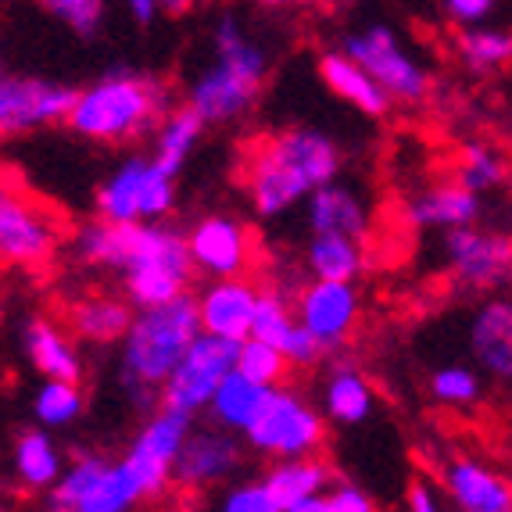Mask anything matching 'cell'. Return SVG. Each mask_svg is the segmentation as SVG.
Wrapping results in <instances>:
<instances>
[{
    "label": "cell",
    "mask_w": 512,
    "mask_h": 512,
    "mask_svg": "<svg viewBox=\"0 0 512 512\" xmlns=\"http://www.w3.org/2000/svg\"><path fill=\"white\" fill-rule=\"evenodd\" d=\"M79 262L119 273L126 301L151 308L183 294L194 280L187 237L165 219L158 222H86L76 233Z\"/></svg>",
    "instance_id": "6da1fadb"
},
{
    "label": "cell",
    "mask_w": 512,
    "mask_h": 512,
    "mask_svg": "<svg viewBox=\"0 0 512 512\" xmlns=\"http://www.w3.org/2000/svg\"><path fill=\"white\" fill-rule=\"evenodd\" d=\"M341 169L344 154L330 133L316 126L280 129L276 137L258 144L244 172L251 208L262 219H280L298 208L319 183L337 180Z\"/></svg>",
    "instance_id": "7a4b0ae2"
},
{
    "label": "cell",
    "mask_w": 512,
    "mask_h": 512,
    "mask_svg": "<svg viewBox=\"0 0 512 512\" xmlns=\"http://www.w3.org/2000/svg\"><path fill=\"white\" fill-rule=\"evenodd\" d=\"M169 111V86L133 69H115L76 90L65 126L94 144H126L151 133Z\"/></svg>",
    "instance_id": "3957f363"
},
{
    "label": "cell",
    "mask_w": 512,
    "mask_h": 512,
    "mask_svg": "<svg viewBox=\"0 0 512 512\" xmlns=\"http://www.w3.org/2000/svg\"><path fill=\"white\" fill-rule=\"evenodd\" d=\"M212 36L215 58L190 83L187 104L201 115L205 126H226V122H237L240 115H248L255 108L265 76H269V51L244 33V22L233 11H226L215 22Z\"/></svg>",
    "instance_id": "277c9868"
},
{
    "label": "cell",
    "mask_w": 512,
    "mask_h": 512,
    "mask_svg": "<svg viewBox=\"0 0 512 512\" xmlns=\"http://www.w3.org/2000/svg\"><path fill=\"white\" fill-rule=\"evenodd\" d=\"M197 333H201V319H197L194 294L183 291L162 305L140 308L119 337L122 384H144L158 391V384L169 376V369Z\"/></svg>",
    "instance_id": "5b68a950"
},
{
    "label": "cell",
    "mask_w": 512,
    "mask_h": 512,
    "mask_svg": "<svg viewBox=\"0 0 512 512\" xmlns=\"http://www.w3.org/2000/svg\"><path fill=\"white\" fill-rule=\"evenodd\" d=\"M43 498L54 512H129L144 505V487L126 459L79 452L76 459L65 462L61 477Z\"/></svg>",
    "instance_id": "8992f818"
},
{
    "label": "cell",
    "mask_w": 512,
    "mask_h": 512,
    "mask_svg": "<svg viewBox=\"0 0 512 512\" xmlns=\"http://www.w3.org/2000/svg\"><path fill=\"white\" fill-rule=\"evenodd\" d=\"M248 444L269 459H301L319 455L326 444V419L312 402H305L291 387H273L251 427L244 430Z\"/></svg>",
    "instance_id": "52a82bcc"
},
{
    "label": "cell",
    "mask_w": 512,
    "mask_h": 512,
    "mask_svg": "<svg viewBox=\"0 0 512 512\" xmlns=\"http://www.w3.org/2000/svg\"><path fill=\"white\" fill-rule=\"evenodd\" d=\"M94 208L108 222L169 219V212L176 208V180L165 176L144 154H129L97 187Z\"/></svg>",
    "instance_id": "ba28073f"
},
{
    "label": "cell",
    "mask_w": 512,
    "mask_h": 512,
    "mask_svg": "<svg viewBox=\"0 0 512 512\" xmlns=\"http://www.w3.org/2000/svg\"><path fill=\"white\" fill-rule=\"evenodd\" d=\"M341 51L384 86L391 101H402V104L427 101L434 79H430L427 65L398 40V33L391 26H366L359 33L344 36Z\"/></svg>",
    "instance_id": "9c48e42d"
},
{
    "label": "cell",
    "mask_w": 512,
    "mask_h": 512,
    "mask_svg": "<svg viewBox=\"0 0 512 512\" xmlns=\"http://www.w3.org/2000/svg\"><path fill=\"white\" fill-rule=\"evenodd\" d=\"M237 344L230 337H215V333H197L194 341L183 348V355L176 359V366L169 369L162 384H158V405L180 412H205L208 398H212L215 384L230 373L237 362Z\"/></svg>",
    "instance_id": "30bf717a"
},
{
    "label": "cell",
    "mask_w": 512,
    "mask_h": 512,
    "mask_svg": "<svg viewBox=\"0 0 512 512\" xmlns=\"http://www.w3.org/2000/svg\"><path fill=\"white\" fill-rule=\"evenodd\" d=\"M58 240V219L0 176V262L15 269H40L54 258Z\"/></svg>",
    "instance_id": "8fae6325"
},
{
    "label": "cell",
    "mask_w": 512,
    "mask_h": 512,
    "mask_svg": "<svg viewBox=\"0 0 512 512\" xmlns=\"http://www.w3.org/2000/svg\"><path fill=\"white\" fill-rule=\"evenodd\" d=\"M190 427H194L190 412L169 409V405H154L147 412L144 427L137 430L129 452L122 455L133 477L144 487V502H158L172 491V462H176V452H180Z\"/></svg>",
    "instance_id": "7c38bea8"
},
{
    "label": "cell",
    "mask_w": 512,
    "mask_h": 512,
    "mask_svg": "<svg viewBox=\"0 0 512 512\" xmlns=\"http://www.w3.org/2000/svg\"><path fill=\"white\" fill-rule=\"evenodd\" d=\"M76 86L40 76H0V137H26L69 115Z\"/></svg>",
    "instance_id": "4fadbf2b"
},
{
    "label": "cell",
    "mask_w": 512,
    "mask_h": 512,
    "mask_svg": "<svg viewBox=\"0 0 512 512\" xmlns=\"http://www.w3.org/2000/svg\"><path fill=\"white\" fill-rule=\"evenodd\" d=\"M294 319L319 341L323 351H337L348 344L362 319V298L355 280H316L298 291Z\"/></svg>",
    "instance_id": "5bb4252c"
},
{
    "label": "cell",
    "mask_w": 512,
    "mask_h": 512,
    "mask_svg": "<svg viewBox=\"0 0 512 512\" xmlns=\"http://www.w3.org/2000/svg\"><path fill=\"white\" fill-rule=\"evenodd\" d=\"M444 258L452 276L470 291H498L509 280L512 269V244L509 237L491 230H480L477 222L444 230Z\"/></svg>",
    "instance_id": "9a60e30c"
},
{
    "label": "cell",
    "mask_w": 512,
    "mask_h": 512,
    "mask_svg": "<svg viewBox=\"0 0 512 512\" xmlns=\"http://www.w3.org/2000/svg\"><path fill=\"white\" fill-rule=\"evenodd\" d=\"M240 470V444L230 430L222 427H190L183 437L176 462H172V487L187 495H205L212 487L230 484V477Z\"/></svg>",
    "instance_id": "2e32d148"
},
{
    "label": "cell",
    "mask_w": 512,
    "mask_h": 512,
    "mask_svg": "<svg viewBox=\"0 0 512 512\" xmlns=\"http://www.w3.org/2000/svg\"><path fill=\"white\" fill-rule=\"evenodd\" d=\"M183 237H187L194 273H205L208 280L244 276L255 262V237L233 215H205Z\"/></svg>",
    "instance_id": "e0dca14e"
},
{
    "label": "cell",
    "mask_w": 512,
    "mask_h": 512,
    "mask_svg": "<svg viewBox=\"0 0 512 512\" xmlns=\"http://www.w3.org/2000/svg\"><path fill=\"white\" fill-rule=\"evenodd\" d=\"M197 301V319L201 330L215 333V337H230V341H244L251 330V316H255L258 287L248 276H222L212 280Z\"/></svg>",
    "instance_id": "ac0fdd59"
},
{
    "label": "cell",
    "mask_w": 512,
    "mask_h": 512,
    "mask_svg": "<svg viewBox=\"0 0 512 512\" xmlns=\"http://www.w3.org/2000/svg\"><path fill=\"white\" fill-rule=\"evenodd\" d=\"M444 495L462 512H509L512 484L477 455H455L444 466Z\"/></svg>",
    "instance_id": "d6986e66"
},
{
    "label": "cell",
    "mask_w": 512,
    "mask_h": 512,
    "mask_svg": "<svg viewBox=\"0 0 512 512\" xmlns=\"http://www.w3.org/2000/svg\"><path fill=\"white\" fill-rule=\"evenodd\" d=\"M305 222L312 233H337V237L366 240L369 237V208L355 187L341 180L319 183L312 194L301 201Z\"/></svg>",
    "instance_id": "ffe728a7"
},
{
    "label": "cell",
    "mask_w": 512,
    "mask_h": 512,
    "mask_svg": "<svg viewBox=\"0 0 512 512\" xmlns=\"http://www.w3.org/2000/svg\"><path fill=\"white\" fill-rule=\"evenodd\" d=\"M276 512H326L323 491L330 484V470L316 455L301 459H276V466L262 477Z\"/></svg>",
    "instance_id": "44dd1931"
},
{
    "label": "cell",
    "mask_w": 512,
    "mask_h": 512,
    "mask_svg": "<svg viewBox=\"0 0 512 512\" xmlns=\"http://www.w3.org/2000/svg\"><path fill=\"white\" fill-rule=\"evenodd\" d=\"M470 348L480 369L498 384L512 380V305L505 298H491L477 308L470 326Z\"/></svg>",
    "instance_id": "7402d4cb"
},
{
    "label": "cell",
    "mask_w": 512,
    "mask_h": 512,
    "mask_svg": "<svg viewBox=\"0 0 512 512\" xmlns=\"http://www.w3.org/2000/svg\"><path fill=\"white\" fill-rule=\"evenodd\" d=\"M405 215L419 230H455V226H470L484 215L480 194L466 190L462 183H437L423 194L405 201Z\"/></svg>",
    "instance_id": "603a6c76"
},
{
    "label": "cell",
    "mask_w": 512,
    "mask_h": 512,
    "mask_svg": "<svg viewBox=\"0 0 512 512\" xmlns=\"http://www.w3.org/2000/svg\"><path fill=\"white\" fill-rule=\"evenodd\" d=\"M65 462L69 459L61 452V444L43 427L18 430L15 444H11V473L26 495H47L65 470Z\"/></svg>",
    "instance_id": "cb8c5ba5"
},
{
    "label": "cell",
    "mask_w": 512,
    "mask_h": 512,
    "mask_svg": "<svg viewBox=\"0 0 512 512\" xmlns=\"http://www.w3.org/2000/svg\"><path fill=\"white\" fill-rule=\"evenodd\" d=\"M319 79H323L333 97H341L344 104L359 108L369 119H384L394 104L384 86L376 83L362 65H355L344 51H326L319 58Z\"/></svg>",
    "instance_id": "d4e9b609"
},
{
    "label": "cell",
    "mask_w": 512,
    "mask_h": 512,
    "mask_svg": "<svg viewBox=\"0 0 512 512\" xmlns=\"http://www.w3.org/2000/svg\"><path fill=\"white\" fill-rule=\"evenodd\" d=\"M22 351H26L29 366L40 376L51 380H83V355H79L76 341L61 330L51 319H29L26 333H22Z\"/></svg>",
    "instance_id": "484cf974"
},
{
    "label": "cell",
    "mask_w": 512,
    "mask_h": 512,
    "mask_svg": "<svg viewBox=\"0 0 512 512\" xmlns=\"http://www.w3.org/2000/svg\"><path fill=\"white\" fill-rule=\"evenodd\" d=\"M376 409V391L359 366H333L323 380V419L337 427H362Z\"/></svg>",
    "instance_id": "4316f807"
},
{
    "label": "cell",
    "mask_w": 512,
    "mask_h": 512,
    "mask_svg": "<svg viewBox=\"0 0 512 512\" xmlns=\"http://www.w3.org/2000/svg\"><path fill=\"white\" fill-rule=\"evenodd\" d=\"M269 394H273L269 384H255V380H248V376H240L237 369H230V373L215 384L205 412L215 427L230 430V434H244Z\"/></svg>",
    "instance_id": "83f0119b"
},
{
    "label": "cell",
    "mask_w": 512,
    "mask_h": 512,
    "mask_svg": "<svg viewBox=\"0 0 512 512\" xmlns=\"http://www.w3.org/2000/svg\"><path fill=\"white\" fill-rule=\"evenodd\" d=\"M205 137V122L197 115L194 108H176V111H165L162 115V126L154 133V151H151V162L165 172V176H180L187 158L194 154V147L201 144Z\"/></svg>",
    "instance_id": "f1b7e54d"
},
{
    "label": "cell",
    "mask_w": 512,
    "mask_h": 512,
    "mask_svg": "<svg viewBox=\"0 0 512 512\" xmlns=\"http://www.w3.org/2000/svg\"><path fill=\"white\" fill-rule=\"evenodd\" d=\"M129 319H133V305L126 298H115V294H86L69 312L76 337L94 344H115L126 333Z\"/></svg>",
    "instance_id": "f546056e"
},
{
    "label": "cell",
    "mask_w": 512,
    "mask_h": 512,
    "mask_svg": "<svg viewBox=\"0 0 512 512\" xmlns=\"http://www.w3.org/2000/svg\"><path fill=\"white\" fill-rule=\"evenodd\" d=\"M305 265L316 280H359L366 273V251H362V240L337 237V233H312Z\"/></svg>",
    "instance_id": "4dcf8cb0"
},
{
    "label": "cell",
    "mask_w": 512,
    "mask_h": 512,
    "mask_svg": "<svg viewBox=\"0 0 512 512\" xmlns=\"http://www.w3.org/2000/svg\"><path fill=\"white\" fill-rule=\"evenodd\" d=\"M86 412V394L76 380H51L43 376V384L33 391V419L43 430H69Z\"/></svg>",
    "instance_id": "1f68e13d"
},
{
    "label": "cell",
    "mask_w": 512,
    "mask_h": 512,
    "mask_svg": "<svg viewBox=\"0 0 512 512\" xmlns=\"http://www.w3.org/2000/svg\"><path fill=\"white\" fill-rule=\"evenodd\" d=\"M459 54L473 72H495L502 65H509L512 58V40L505 29L491 26H462L459 36Z\"/></svg>",
    "instance_id": "d6a6232c"
},
{
    "label": "cell",
    "mask_w": 512,
    "mask_h": 512,
    "mask_svg": "<svg viewBox=\"0 0 512 512\" xmlns=\"http://www.w3.org/2000/svg\"><path fill=\"white\" fill-rule=\"evenodd\" d=\"M455 183H462L473 194H491L505 183V162L495 147L487 144H466L459 151V165H455Z\"/></svg>",
    "instance_id": "836d02e7"
},
{
    "label": "cell",
    "mask_w": 512,
    "mask_h": 512,
    "mask_svg": "<svg viewBox=\"0 0 512 512\" xmlns=\"http://www.w3.org/2000/svg\"><path fill=\"white\" fill-rule=\"evenodd\" d=\"M240 376H248L255 384H269V387H280L291 373L287 359H283V351L273 348V344L258 341V337H244L237 344V362H233Z\"/></svg>",
    "instance_id": "e575fe53"
},
{
    "label": "cell",
    "mask_w": 512,
    "mask_h": 512,
    "mask_svg": "<svg viewBox=\"0 0 512 512\" xmlns=\"http://www.w3.org/2000/svg\"><path fill=\"white\" fill-rule=\"evenodd\" d=\"M430 394L448 409H473L484 398V380L470 366H441L430 373Z\"/></svg>",
    "instance_id": "d590c367"
},
{
    "label": "cell",
    "mask_w": 512,
    "mask_h": 512,
    "mask_svg": "<svg viewBox=\"0 0 512 512\" xmlns=\"http://www.w3.org/2000/svg\"><path fill=\"white\" fill-rule=\"evenodd\" d=\"M40 8L61 26L72 29L79 40H94L108 15V0H40Z\"/></svg>",
    "instance_id": "8d00e7d4"
},
{
    "label": "cell",
    "mask_w": 512,
    "mask_h": 512,
    "mask_svg": "<svg viewBox=\"0 0 512 512\" xmlns=\"http://www.w3.org/2000/svg\"><path fill=\"white\" fill-rule=\"evenodd\" d=\"M291 326H294L291 305H287V301H283L280 294L258 291L255 316H251L248 337H258V341H265V344H273V348H280L283 337L291 333Z\"/></svg>",
    "instance_id": "74e56055"
},
{
    "label": "cell",
    "mask_w": 512,
    "mask_h": 512,
    "mask_svg": "<svg viewBox=\"0 0 512 512\" xmlns=\"http://www.w3.org/2000/svg\"><path fill=\"white\" fill-rule=\"evenodd\" d=\"M222 512H276L273 498L265 491L262 480H240V484H230L219 498Z\"/></svg>",
    "instance_id": "f35d334b"
},
{
    "label": "cell",
    "mask_w": 512,
    "mask_h": 512,
    "mask_svg": "<svg viewBox=\"0 0 512 512\" xmlns=\"http://www.w3.org/2000/svg\"><path fill=\"white\" fill-rule=\"evenodd\" d=\"M323 509L326 512H376V498L366 487L351 484V480H337L326 484L323 491Z\"/></svg>",
    "instance_id": "ab89813d"
},
{
    "label": "cell",
    "mask_w": 512,
    "mask_h": 512,
    "mask_svg": "<svg viewBox=\"0 0 512 512\" xmlns=\"http://www.w3.org/2000/svg\"><path fill=\"white\" fill-rule=\"evenodd\" d=\"M280 351H283V359H287V366H298V369L316 366V362L326 355V351L319 348V341H316V337H312V333H308L305 326L298 323V319H294L291 333H287V337H283Z\"/></svg>",
    "instance_id": "60d3db41"
},
{
    "label": "cell",
    "mask_w": 512,
    "mask_h": 512,
    "mask_svg": "<svg viewBox=\"0 0 512 512\" xmlns=\"http://www.w3.org/2000/svg\"><path fill=\"white\" fill-rule=\"evenodd\" d=\"M498 11V0H444V15L455 26H480Z\"/></svg>",
    "instance_id": "b9f144b4"
},
{
    "label": "cell",
    "mask_w": 512,
    "mask_h": 512,
    "mask_svg": "<svg viewBox=\"0 0 512 512\" xmlns=\"http://www.w3.org/2000/svg\"><path fill=\"white\" fill-rule=\"evenodd\" d=\"M405 509L409 512H441L444 502L437 498V491L427 480H412L409 491H405Z\"/></svg>",
    "instance_id": "7bdbcfd3"
},
{
    "label": "cell",
    "mask_w": 512,
    "mask_h": 512,
    "mask_svg": "<svg viewBox=\"0 0 512 512\" xmlns=\"http://www.w3.org/2000/svg\"><path fill=\"white\" fill-rule=\"evenodd\" d=\"M126 4H129L133 22H140V26H151L154 15H158V4H154V0H126Z\"/></svg>",
    "instance_id": "ee69618b"
},
{
    "label": "cell",
    "mask_w": 512,
    "mask_h": 512,
    "mask_svg": "<svg viewBox=\"0 0 512 512\" xmlns=\"http://www.w3.org/2000/svg\"><path fill=\"white\" fill-rule=\"evenodd\" d=\"M154 4H158L162 15H172V18H183L197 8V0H154Z\"/></svg>",
    "instance_id": "f6af8a7d"
},
{
    "label": "cell",
    "mask_w": 512,
    "mask_h": 512,
    "mask_svg": "<svg viewBox=\"0 0 512 512\" xmlns=\"http://www.w3.org/2000/svg\"><path fill=\"white\" fill-rule=\"evenodd\" d=\"M265 8H283V4H301V0H262Z\"/></svg>",
    "instance_id": "bcb514c9"
},
{
    "label": "cell",
    "mask_w": 512,
    "mask_h": 512,
    "mask_svg": "<svg viewBox=\"0 0 512 512\" xmlns=\"http://www.w3.org/2000/svg\"><path fill=\"white\" fill-rule=\"evenodd\" d=\"M4 316H8V305H4V298H0V326H4Z\"/></svg>",
    "instance_id": "7dc6e473"
},
{
    "label": "cell",
    "mask_w": 512,
    "mask_h": 512,
    "mask_svg": "<svg viewBox=\"0 0 512 512\" xmlns=\"http://www.w3.org/2000/svg\"><path fill=\"white\" fill-rule=\"evenodd\" d=\"M0 76H4V58H0Z\"/></svg>",
    "instance_id": "c3c4849f"
}]
</instances>
